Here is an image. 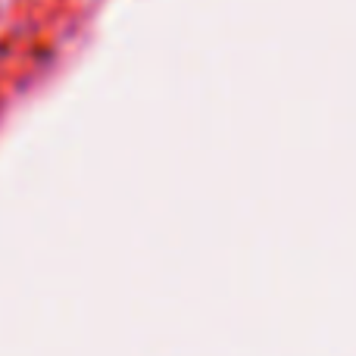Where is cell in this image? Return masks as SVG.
Returning a JSON list of instances; mask_svg holds the SVG:
<instances>
[]
</instances>
